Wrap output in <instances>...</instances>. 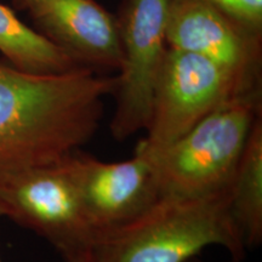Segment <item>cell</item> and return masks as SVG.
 <instances>
[{
  "mask_svg": "<svg viewBox=\"0 0 262 262\" xmlns=\"http://www.w3.org/2000/svg\"><path fill=\"white\" fill-rule=\"evenodd\" d=\"M117 74H37L0 60V178L61 162L93 139Z\"/></svg>",
  "mask_w": 262,
  "mask_h": 262,
  "instance_id": "1",
  "label": "cell"
},
{
  "mask_svg": "<svg viewBox=\"0 0 262 262\" xmlns=\"http://www.w3.org/2000/svg\"><path fill=\"white\" fill-rule=\"evenodd\" d=\"M245 260L229 188L196 196H159L142 214L103 232L91 253L96 262H186L208 247Z\"/></svg>",
  "mask_w": 262,
  "mask_h": 262,
  "instance_id": "2",
  "label": "cell"
},
{
  "mask_svg": "<svg viewBox=\"0 0 262 262\" xmlns=\"http://www.w3.org/2000/svg\"><path fill=\"white\" fill-rule=\"evenodd\" d=\"M261 118L262 93L237 95L164 149H145L155 163L159 196H196L229 188Z\"/></svg>",
  "mask_w": 262,
  "mask_h": 262,
  "instance_id": "3",
  "label": "cell"
},
{
  "mask_svg": "<svg viewBox=\"0 0 262 262\" xmlns=\"http://www.w3.org/2000/svg\"><path fill=\"white\" fill-rule=\"evenodd\" d=\"M0 212L48 241L64 261L97 244L98 232L61 162L2 176Z\"/></svg>",
  "mask_w": 262,
  "mask_h": 262,
  "instance_id": "4",
  "label": "cell"
},
{
  "mask_svg": "<svg viewBox=\"0 0 262 262\" xmlns=\"http://www.w3.org/2000/svg\"><path fill=\"white\" fill-rule=\"evenodd\" d=\"M169 3L122 0L116 14L123 64L117 74L116 110L110 131L119 142L148 125L153 91L168 50L165 25Z\"/></svg>",
  "mask_w": 262,
  "mask_h": 262,
  "instance_id": "5",
  "label": "cell"
},
{
  "mask_svg": "<svg viewBox=\"0 0 262 262\" xmlns=\"http://www.w3.org/2000/svg\"><path fill=\"white\" fill-rule=\"evenodd\" d=\"M237 95L248 94L219 66L168 48L153 91L147 135L137 146L148 152L164 149Z\"/></svg>",
  "mask_w": 262,
  "mask_h": 262,
  "instance_id": "6",
  "label": "cell"
},
{
  "mask_svg": "<svg viewBox=\"0 0 262 262\" xmlns=\"http://www.w3.org/2000/svg\"><path fill=\"white\" fill-rule=\"evenodd\" d=\"M61 164L98 237L135 219L159 198L155 163L140 147L133 158L113 163L75 149Z\"/></svg>",
  "mask_w": 262,
  "mask_h": 262,
  "instance_id": "7",
  "label": "cell"
},
{
  "mask_svg": "<svg viewBox=\"0 0 262 262\" xmlns=\"http://www.w3.org/2000/svg\"><path fill=\"white\" fill-rule=\"evenodd\" d=\"M165 40L233 78L244 94L262 93V39L249 34L206 0H170Z\"/></svg>",
  "mask_w": 262,
  "mask_h": 262,
  "instance_id": "8",
  "label": "cell"
},
{
  "mask_svg": "<svg viewBox=\"0 0 262 262\" xmlns=\"http://www.w3.org/2000/svg\"><path fill=\"white\" fill-rule=\"evenodd\" d=\"M34 29L81 67L118 74L123 50L116 15L96 0H32Z\"/></svg>",
  "mask_w": 262,
  "mask_h": 262,
  "instance_id": "9",
  "label": "cell"
},
{
  "mask_svg": "<svg viewBox=\"0 0 262 262\" xmlns=\"http://www.w3.org/2000/svg\"><path fill=\"white\" fill-rule=\"evenodd\" d=\"M0 52L9 63L37 74H63L81 67L0 3Z\"/></svg>",
  "mask_w": 262,
  "mask_h": 262,
  "instance_id": "10",
  "label": "cell"
},
{
  "mask_svg": "<svg viewBox=\"0 0 262 262\" xmlns=\"http://www.w3.org/2000/svg\"><path fill=\"white\" fill-rule=\"evenodd\" d=\"M233 219L247 250L262 243V118L251 130L229 186Z\"/></svg>",
  "mask_w": 262,
  "mask_h": 262,
  "instance_id": "11",
  "label": "cell"
},
{
  "mask_svg": "<svg viewBox=\"0 0 262 262\" xmlns=\"http://www.w3.org/2000/svg\"><path fill=\"white\" fill-rule=\"evenodd\" d=\"M249 34L262 39V0H206Z\"/></svg>",
  "mask_w": 262,
  "mask_h": 262,
  "instance_id": "12",
  "label": "cell"
},
{
  "mask_svg": "<svg viewBox=\"0 0 262 262\" xmlns=\"http://www.w3.org/2000/svg\"><path fill=\"white\" fill-rule=\"evenodd\" d=\"M66 262H96V260H95L94 254L91 251H88V253L75 255V256L68 258Z\"/></svg>",
  "mask_w": 262,
  "mask_h": 262,
  "instance_id": "13",
  "label": "cell"
},
{
  "mask_svg": "<svg viewBox=\"0 0 262 262\" xmlns=\"http://www.w3.org/2000/svg\"><path fill=\"white\" fill-rule=\"evenodd\" d=\"M32 0H12L14 6L17 10H26L28 8V5L31 4Z\"/></svg>",
  "mask_w": 262,
  "mask_h": 262,
  "instance_id": "14",
  "label": "cell"
},
{
  "mask_svg": "<svg viewBox=\"0 0 262 262\" xmlns=\"http://www.w3.org/2000/svg\"><path fill=\"white\" fill-rule=\"evenodd\" d=\"M186 262H206V261L202 260V258H199V256H195V257L189 258V260L186 261ZM226 262H244V260H235V258H231V260L226 261Z\"/></svg>",
  "mask_w": 262,
  "mask_h": 262,
  "instance_id": "15",
  "label": "cell"
},
{
  "mask_svg": "<svg viewBox=\"0 0 262 262\" xmlns=\"http://www.w3.org/2000/svg\"><path fill=\"white\" fill-rule=\"evenodd\" d=\"M0 217H2V212H0ZM0 262H3L2 261V256H0Z\"/></svg>",
  "mask_w": 262,
  "mask_h": 262,
  "instance_id": "16",
  "label": "cell"
}]
</instances>
